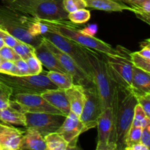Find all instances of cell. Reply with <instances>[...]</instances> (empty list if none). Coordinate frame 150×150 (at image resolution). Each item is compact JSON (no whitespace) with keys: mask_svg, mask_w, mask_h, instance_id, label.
<instances>
[{"mask_svg":"<svg viewBox=\"0 0 150 150\" xmlns=\"http://www.w3.org/2000/svg\"><path fill=\"white\" fill-rule=\"evenodd\" d=\"M63 6L67 13L86 7L84 0H62Z\"/></svg>","mask_w":150,"mask_h":150,"instance_id":"1f68e13d","label":"cell"},{"mask_svg":"<svg viewBox=\"0 0 150 150\" xmlns=\"http://www.w3.org/2000/svg\"><path fill=\"white\" fill-rule=\"evenodd\" d=\"M148 124H150V118L146 116L142 106L139 104H136L134 108V116L132 125L144 128Z\"/></svg>","mask_w":150,"mask_h":150,"instance_id":"d4e9b609","label":"cell"},{"mask_svg":"<svg viewBox=\"0 0 150 150\" xmlns=\"http://www.w3.org/2000/svg\"><path fill=\"white\" fill-rule=\"evenodd\" d=\"M0 36L2 38L4 45L10 47V48H13L18 42V40L14 38L13 35H10L9 33L6 32L5 31L1 30V29H0Z\"/></svg>","mask_w":150,"mask_h":150,"instance_id":"d590c367","label":"cell"},{"mask_svg":"<svg viewBox=\"0 0 150 150\" xmlns=\"http://www.w3.org/2000/svg\"><path fill=\"white\" fill-rule=\"evenodd\" d=\"M80 30L85 35L95 37V34L98 32V26L96 24H90L87 26H85L83 29H80Z\"/></svg>","mask_w":150,"mask_h":150,"instance_id":"f35d334b","label":"cell"},{"mask_svg":"<svg viewBox=\"0 0 150 150\" xmlns=\"http://www.w3.org/2000/svg\"><path fill=\"white\" fill-rule=\"evenodd\" d=\"M41 96L51 105L59 110L64 116H67L71 111L70 105L65 94V90L62 89H51L44 92Z\"/></svg>","mask_w":150,"mask_h":150,"instance_id":"e0dca14e","label":"cell"},{"mask_svg":"<svg viewBox=\"0 0 150 150\" xmlns=\"http://www.w3.org/2000/svg\"><path fill=\"white\" fill-rule=\"evenodd\" d=\"M95 150H117V146L114 143L108 144H97Z\"/></svg>","mask_w":150,"mask_h":150,"instance_id":"60d3db41","label":"cell"},{"mask_svg":"<svg viewBox=\"0 0 150 150\" xmlns=\"http://www.w3.org/2000/svg\"><path fill=\"white\" fill-rule=\"evenodd\" d=\"M42 70L38 75L12 76L0 73V81L11 89L12 95L16 94H36L41 95L44 92L58 89Z\"/></svg>","mask_w":150,"mask_h":150,"instance_id":"8992f818","label":"cell"},{"mask_svg":"<svg viewBox=\"0 0 150 150\" xmlns=\"http://www.w3.org/2000/svg\"><path fill=\"white\" fill-rule=\"evenodd\" d=\"M141 144L149 148L150 146V124H148L146 127L142 128L141 135Z\"/></svg>","mask_w":150,"mask_h":150,"instance_id":"74e56055","label":"cell"},{"mask_svg":"<svg viewBox=\"0 0 150 150\" xmlns=\"http://www.w3.org/2000/svg\"><path fill=\"white\" fill-rule=\"evenodd\" d=\"M98 143L97 144H108L113 142V119L111 108L102 111L98 119Z\"/></svg>","mask_w":150,"mask_h":150,"instance_id":"5bb4252c","label":"cell"},{"mask_svg":"<svg viewBox=\"0 0 150 150\" xmlns=\"http://www.w3.org/2000/svg\"></svg>","mask_w":150,"mask_h":150,"instance_id":"f907efd6","label":"cell"},{"mask_svg":"<svg viewBox=\"0 0 150 150\" xmlns=\"http://www.w3.org/2000/svg\"><path fill=\"white\" fill-rule=\"evenodd\" d=\"M85 102L81 114L80 120L84 125L86 131L97 127L98 119L102 113L100 100L95 86L84 88Z\"/></svg>","mask_w":150,"mask_h":150,"instance_id":"30bf717a","label":"cell"},{"mask_svg":"<svg viewBox=\"0 0 150 150\" xmlns=\"http://www.w3.org/2000/svg\"><path fill=\"white\" fill-rule=\"evenodd\" d=\"M0 73L12 76H18L15 63L13 62L4 59L0 63Z\"/></svg>","mask_w":150,"mask_h":150,"instance_id":"e575fe53","label":"cell"},{"mask_svg":"<svg viewBox=\"0 0 150 150\" xmlns=\"http://www.w3.org/2000/svg\"><path fill=\"white\" fill-rule=\"evenodd\" d=\"M0 57L2 59L11 61L13 62L21 59L20 57L18 55L17 53L14 51L13 48H10V47L7 46L5 45L0 48Z\"/></svg>","mask_w":150,"mask_h":150,"instance_id":"836d02e7","label":"cell"},{"mask_svg":"<svg viewBox=\"0 0 150 150\" xmlns=\"http://www.w3.org/2000/svg\"><path fill=\"white\" fill-rule=\"evenodd\" d=\"M4 45V41H3L2 38H1V36H0V48H1V47H3Z\"/></svg>","mask_w":150,"mask_h":150,"instance_id":"f6af8a7d","label":"cell"},{"mask_svg":"<svg viewBox=\"0 0 150 150\" xmlns=\"http://www.w3.org/2000/svg\"><path fill=\"white\" fill-rule=\"evenodd\" d=\"M39 1H47V0H39Z\"/></svg>","mask_w":150,"mask_h":150,"instance_id":"681fc988","label":"cell"},{"mask_svg":"<svg viewBox=\"0 0 150 150\" xmlns=\"http://www.w3.org/2000/svg\"><path fill=\"white\" fill-rule=\"evenodd\" d=\"M65 94L70 105V110L80 117L85 102V89L81 85L73 84L71 87L65 89Z\"/></svg>","mask_w":150,"mask_h":150,"instance_id":"d6986e66","label":"cell"},{"mask_svg":"<svg viewBox=\"0 0 150 150\" xmlns=\"http://www.w3.org/2000/svg\"><path fill=\"white\" fill-rule=\"evenodd\" d=\"M108 72L113 81L117 84L131 89L132 64L130 58L124 56L104 54Z\"/></svg>","mask_w":150,"mask_h":150,"instance_id":"9c48e42d","label":"cell"},{"mask_svg":"<svg viewBox=\"0 0 150 150\" xmlns=\"http://www.w3.org/2000/svg\"><path fill=\"white\" fill-rule=\"evenodd\" d=\"M13 100H10L7 108L0 110V122L4 124L22 125L25 127L24 113L18 108Z\"/></svg>","mask_w":150,"mask_h":150,"instance_id":"ffe728a7","label":"cell"},{"mask_svg":"<svg viewBox=\"0 0 150 150\" xmlns=\"http://www.w3.org/2000/svg\"><path fill=\"white\" fill-rule=\"evenodd\" d=\"M144 45H142V49L140 51H137V54L142 57L150 60V48H149V41L148 40L146 42H144Z\"/></svg>","mask_w":150,"mask_h":150,"instance_id":"ab89813d","label":"cell"},{"mask_svg":"<svg viewBox=\"0 0 150 150\" xmlns=\"http://www.w3.org/2000/svg\"><path fill=\"white\" fill-rule=\"evenodd\" d=\"M65 150H83L81 146H78V144H68Z\"/></svg>","mask_w":150,"mask_h":150,"instance_id":"7bdbcfd3","label":"cell"},{"mask_svg":"<svg viewBox=\"0 0 150 150\" xmlns=\"http://www.w3.org/2000/svg\"><path fill=\"white\" fill-rule=\"evenodd\" d=\"M130 58L134 67L150 73V60L142 57L136 52L130 53Z\"/></svg>","mask_w":150,"mask_h":150,"instance_id":"83f0119b","label":"cell"},{"mask_svg":"<svg viewBox=\"0 0 150 150\" xmlns=\"http://www.w3.org/2000/svg\"><path fill=\"white\" fill-rule=\"evenodd\" d=\"M40 23L48 26V31L56 32L66 38L74 41L76 43L100 51L103 54L115 56H124L123 51L115 49L111 45L95 37L82 33L80 27L68 20H42L36 18Z\"/></svg>","mask_w":150,"mask_h":150,"instance_id":"7a4b0ae2","label":"cell"},{"mask_svg":"<svg viewBox=\"0 0 150 150\" xmlns=\"http://www.w3.org/2000/svg\"><path fill=\"white\" fill-rule=\"evenodd\" d=\"M17 68L18 76H29V69L28 64L25 60L22 59L16 60L14 62Z\"/></svg>","mask_w":150,"mask_h":150,"instance_id":"8d00e7d4","label":"cell"},{"mask_svg":"<svg viewBox=\"0 0 150 150\" xmlns=\"http://www.w3.org/2000/svg\"><path fill=\"white\" fill-rule=\"evenodd\" d=\"M34 54L38 57L41 64L45 66L46 68H48L49 71L68 73L62 66L57 59L50 51L46 45L44 43L43 40L40 44H39L38 46L34 48Z\"/></svg>","mask_w":150,"mask_h":150,"instance_id":"2e32d148","label":"cell"},{"mask_svg":"<svg viewBox=\"0 0 150 150\" xmlns=\"http://www.w3.org/2000/svg\"><path fill=\"white\" fill-rule=\"evenodd\" d=\"M86 7L107 12H122L133 9L120 0H84Z\"/></svg>","mask_w":150,"mask_h":150,"instance_id":"7402d4cb","label":"cell"},{"mask_svg":"<svg viewBox=\"0 0 150 150\" xmlns=\"http://www.w3.org/2000/svg\"><path fill=\"white\" fill-rule=\"evenodd\" d=\"M131 86L133 93H150V73L133 65Z\"/></svg>","mask_w":150,"mask_h":150,"instance_id":"44dd1931","label":"cell"},{"mask_svg":"<svg viewBox=\"0 0 150 150\" xmlns=\"http://www.w3.org/2000/svg\"><path fill=\"white\" fill-rule=\"evenodd\" d=\"M29 69V74L30 75H38L42 71V64L38 59V57L35 54H32L29 57H28L26 60Z\"/></svg>","mask_w":150,"mask_h":150,"instance_id":"4dcf8cb0","label":"cell"},{"mask_svg":"<svg viewBox=\"0 0 150 150\" xmlns=\"http://www.w3.org/2000/svg\"><path fill=\"white\" fill-rule=\"evenodd\" d=\"M141 150H149V148L146 146H144L142 144V147H141Z\"/></svg>","mask_w":150,"mask_h":150,"instance_id":"bcb514c9","label":"cell"},{"mask_svg":"<svg viewBox=\"0 0 150 150\" xmlns=\"http://www.w3.org/2000/svg\"><path fill=\"white\" fill-rule=\"evenodd\" d=\"M18 150H46L44 137L39 132L26 128L21 140Z\"/></svg>","mask_w":150,"mask_h":150,"instance_id":"ac0fdd59","label":"cell"},{"mask_svg":"<svg viewBox=\"0 0 150 150\" xmlns=\"http://www.w3.org/2000/svg\"><path fill=\"white\" fill-rule=\"evenodd\" d=\"M4 5L16 11L42 20H68L62 0H2Z\"/></svg>","mask_w":150,"mask_h":150,"instance_id":"3957f363","label":"cell"},{"mask_svg":"<svg viewBox=\"0 0 150 150\" xmlns=\"http://www.w3.org/2000/svg\"><path fill=\"white\" fill-rule=\"evenodd\" d=\"M13 48L17 53L21 59L26 61L28 57L34 54V48H35L29 44L18 40V43Z\"/></svg>","mask_w":150,"mask_h":150,"instance_id":"f1b7e54d","label":"cell"},{"mask_svg":"<svg viewBox=\"0 0 150 150\" xmlns=\"http://www.w3.org/2000/svg\"><path fill=\"white\" fill-rule=\"evenodd\" d=\"M136 104L137 100L131 89L114 83L111 108L113 119L112 139L117 150H124L125 147V140L132 125Z\"/></svg>","mask_w":150,"mask_h":150,"instance_id":"6da1fadb","label":"cell"},{"mask_svg":"<svg viewBox=\"0 0 150 150\" xmlns=\"http://www.w3.org/2000/svg\"><path fill=\"white\" fill-rule=\"evenodd\" d=\"M122 2H124L125 4H127V6H129L131 4H134V3H140L143 2V1H146V0H120Z\"/></svg>","mask_w":150,"mask_h":150,"instance_id":"b9f144b4","label":"cell"},{"mask_svg":"<svg viewBox=\"0 0 150 150\" xmlns=\"http://www.w3.org/2000/svg\"><path fill=\"white\" fill-rule=\"evenodd\" d=\"M90 17V12L85 8L68 13V20L73 23H84L89 20Z\"/></svg>","mask_w":150,"mask_h":150,"instance_id":"4316f807","label":"cell"},{"mask_svg":"<svg viewBox=\"0 0 150 150\" xmlns=\"http://www.w3.org/2000/svg\"><path fill=\"white\" fill-rule=\"evenodd\" d=\"M29 16L6 5L0 6V29L5 31L21 42L35 48L42 42V37H34L29 32Z\"/></svg>","mask_w":150,"mask_h":150,"instance_id":"5b68a950","label":"cell"},{"mask_svg":"<svg viewBox=\"0 0 150 150\" xmlns=\"http://www.w3.org/2000/svg\"><path fill=\"white\" fill-rule=\"evenodd\" d=\"M84 49L90 66L92 81L98 90L103 111L111 107L114 83L110 76L103 53L86 47Z\"/></svg>","mask_w":150,"mask_h":150,"instance_id":"277c9868","label":"cell"},{"mask_svg":"<svg viewBox=\"0 0 150 150\" xmlns=\"http://www.w3.org/2000/svg\"><path fill=\"white\" fill-rule=\"evenodd\" d=\"M24 131L0 122V145L3 150H18Z\"/></svg>","mask_w":150,"mask_h":150,"instance_id":"9a60e30c","label":"cell"},{"mask_svg":"<svg viewBox=\"0 0 150 150\" xmlns=\"http://www.w3.org/2000/svg\"><path fill=\"white\" fill-rule=\"evenodd\" d=\"M14 101L21 110L30 113H48V114L64 115L59 110L47 102L41 95L36 94H16L12 95Z\"/></svg>","mask_w":150,"mask_h":150,"instance_id":"7c38bea8","label":"cell"},{"mask_svg":"<svg viewBox=\"0 0 150 150\" xmlns=\"http://www.w3.org/2000/svg\"><path fill=\"white\" fill-rule=\"evenodd\" d=\"M42 40L48 47V49L50 50V51L52 53L53 55L57 59L62 66L67 71V73L71 75L73 79L74 84L81 85L84 88L89 87V86L95 85L92 79L87 75L85 74L84 72L77 65V64L68 55L58 49L57 47L54 46L51 42H50L45 38H43Z\"/></svg>","mask_w":150,"mask_h":150,"instance_id":"8fae6325","label":"cell"},{"mask_svg":"<svg viewBox=\"0 0 150 150\" xmlns=\"http://www.w3.org/2000/svg\"><path fill=\"white\" fill-rule=\"evenodd\" d=\"M47 77L49 80L57 86V88L62 89H69L73 84V79L72 76L69 73H60L56 71H48L46 73Z\"/></svg>","mask_w":150,"mask_h":150,"instance_id":"603a6c76","label":"cell"},{"mask_svg":"<svg viewBox=\"0 0 150 150\" xmlns=\"http://www.w3.org/2000/svg\"><path fill=\"white\" fill-rule=\"evenodd\" d=\"M141 147H142V144H138L132 146H125L124 150H141Z\"/></svg>","mask_w":150,"mask_h":150,"instance_id":"ee69618b","label":"cell"},{"mask_svg":"<svg viewBox=\"0 0 150 150\" xmlns=\"http://www.w3.org/2000/svg\"><path fill=\"white\" fill-rule=\"evenodd\" d=\"M2 60H3V59H1V57H0V63H1V61H2Z\"/></svg>","mask_w":150,"mask_h":150,"instance_id":"7dc6e473","label":"cell"},{"mask_svg":"<svg viewBox=\"0 0 150 150\" xmlns=\"http://www.w3.org/2000/svg\"><path fill=\"white\" fill-rule=\"evenodd\" d=\"M11 89L0 81V110L9 106L11 100Z\"/></svg>","mask_w":150,"mask_h":150,"instance_id":"f546056e","label":"cell"},{"mask_svg":"<svg viewBox=\"0 0 150 150\" xmlns=\"http://www.w3.org/2000/svg\"><path fill=\"white\" fill-rule=\"evenodd\" d=\"M0 150H3V149H2V148H1V145H0Z\"/></svg>","mask_w":150,"mask_h":150,"instance_id":"c3c4849f","label":"cell"},{"mask_svg":"<svg viewBox=\"0 0 150 150\" xmlns=\"http://www.w3.org/2000/svg\"><path fill=\"white\" fill-rule=\"evenodd\" d=\"M46 150H65L68 144L57 133H52L44 136Z\"/></svg>","mask_w":150,"mask_h":150,"instance_id":"cb8c5ba5","label":"cell"},{"mask_svg":"<svg viewBox=\"0 0 150 150\" xmlns=\"http://www.w3.org/2000/svg\"><path fill=\"white\" fill-rule=\"evenodd\" d=\"M25 127L39 132L42 136L55 133L66 118L64 115L48 113L25 112Z\"/></svg>","mask_w":150,"mask_h":150,"instance_id":"ba28073f","label":"cell"},{"mask_svg":"<svg viewBox=\"0 0 150 150\" xmlns=\"http://www.w3.org/2000/svg\"><path fill=\"white\" fill-rule=\"evenodd\" d=\"M42 37L57 47L58 49L68 55L77 65L92 80L90 66L85 53V47L76 43L74 41L66 38L56 32L48 31Z\"/></svg>","mask_w":150,"mask_h":150,"instance_id":"52a82bcc","label":"cell"},{"mask_svg":"<svg viewBox=\"0 0 150 150\" xmlns=\"http://www.w3.org/2000/svg\"><path fill=\"white\" fill-rule=\"evenodd\" d=\"M138 104L142 106L145 114L150 118V93H133Z\"/></svg>","mask_w":150,"mask_h":150,"instance_id":"d6a6232c","label":"cell"},{"mask_svg":"<svg viewBox=\"0 0 150 150\" xmlns=\"http://www.w3.org/2000/svg\"><path fill=\"white\" fill-rule=\"evenodd\" d=\"M142 128L137 126L131 125L125 140V146H132L140 144Z\"/></svg>","mask_w":150,"mask_h":150,"instance_id":"484cf974","label":"cell"},{"mask_svg":"<svg viewBox=\"0 0 150 150\" xmlns=\"http://www.w3.org/2000/svg\"><path fill=\"white\" fill-rule=\"evenodd\" d=\"M84 132H86L84 125L79 117L70 111L56 133H59L68 144H78L80 135Z\"/></svg>","mask_w":150,"mask_h":150,"instance_id":"4fadbf2b","label":"cell"}]
</instances>
